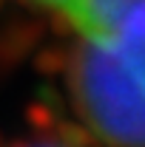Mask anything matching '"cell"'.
<instances>
[{
  "label": "cell",
  "mask_w": 145,
  "mask_h": 147,
  "mask_svg": "<svg viewBox=\"0 0 145 147\" xmlns=\"http://www.w3.org/2000/svg\"><path fill=\"white\" fill-rule=\"evenodd\" d=\"M68 88L100 144L145 147V0H131L105 37L80 40Z\"/></svg>",
  "instance_id": "obj_1"
},
{
  "label": "cell",
  "mask_w": 145,
  "mask_h": 147,
  "mask_svg": "<svg viewBox=\"0 0 145 147\" xmlns=\"http://www.w3.org/2000/svg\"><path fill=\"white\" fill-rule=\"evenodd\" d=\"M34 9H43L66 26H71L80 40H97L114 28L131 0H26Z\"/></svg>",
  "instance_id": "obj_2"
},
{
  "label": "cell",
  "mask_w": 145,
  "mask_h": 147,
  "mask_svg": "<svg viewBox=\"0 0 145 147\" xmlns=\"http://www.w3.org/2000/svg\"><path fill=\"white\" fill-rule=\"evenodd\" d=\"M31 147H60V144H31Z\"/></svg>",
  "instance_id": "obj_3"
}]
</instances>
